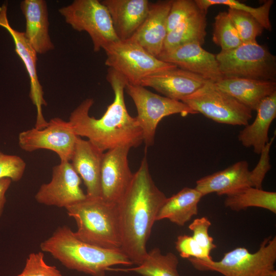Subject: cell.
Returning a JSON list of instances; mask_svg holds the SVG:
<instances>
[{
	"instance_id": "19",
	"label": "cell",
	"mask_w": 276,
	"mask_h": 276,
	"mask_svg": "<svg viewBox=\"0 0 276 276\" xmlns=\"http://www.w3.org/2000/svg\"><path fill=\"white\" fill-rule=\"evenodd\" d=\"M104 152L78 136L70 162L83 180L89 197H101V167Z\"/></svg>"
},
{
	"instance_id": "16",
	"label": "cell",
	"mask_w": 276,
	"mask_h": 276,
	"mask_svg": "<svg viewBox=\"0 0 276 276\" xmlns=\"http://www.w3.org/2000/svg\"><path fill=\"white\" fill-rule=\"evenodd\" d=\"M207 81L198 75L177 67L149 76L143 79L140 85L151 87L168 98L181 101L200 88Z\"/></svg>"
},
{
	"instance_id": "11",
	"label": "cell",
	"mask_w": 276,
	"mask_h": 276,
	"mask_svg": "<svg viewBox=\"0 0 276 276\" xmlns=\"http://www.w3.org/2000/svg\"><path fill=\"white\" fill-rule=\"evenodd\" d=\"M77 137L68 121L54 118L43 129L34 127L20 132L18 140L24 151L49 150L55 152L60 161L70 162Z\"/></svg>"
},
{
	"instance_id": "28",
	"label": "cell",
	"mask_w": 276,
	"mask_h": 276,
	"mask_svg": "<svg viewBox=\"0 0 276 276\" xmlns=\"http://www.w3.org/2000/svg\"><path fill=\"white\" fill-rule=\"evenodd\" d=\"M199 8L206 13L209 7L214 5H225L228 8L243 10L251 15L263 27L270 31L272 26L269 18L270 10L273 1L268 0L260 6L255 8L236 0H195Z\"/></svg>"
},
{
	"instance_id": "20",
	"label": "cell",
	"mask_w": 276,
	"mask_h": 276,
	"mask_svg": "<svg viewBox=\"0 0 276 276\" xmlns=\"http://www.w3.org/2000/svg\"><path fill=\"white\" fill-rule=\"evenodd\" d=\"M247 187H253L251 171L247 162L241 160L199 179L195 188L202 196L212 193L226 196Z\"/></svg>"
},
{
	"instance_id": "26",
	"label": "cell",
	"mask_w": 276,
	"mask_h": 276,
	"mask_svg": "<svg viewBox=\"0 0 276 276\" xmlns=\"http://www.w3.org/2000/svg\"><path fill=\"white\" fill-rule=\"evenodd\" d=\"M224 205L235 211L256 207L276 213V192L247 187L226 196Z\"/></svg>"
},
{
	"instance_id": "14",
	"label": "cell",
	"mask_w": 276,
	"mask_h": 276,
	"mask_svg": "<svg viewBox=\"0 0 276 276\" xmlns=\"http://www.w3.org/2000/svg\"><path fill=\"white\" fill-rule=\"evenodd\" d=\"M7 5L4 4L0 7V26L5 28L12 36L15 44V50L23 62L28 73L30 81V98L37 110L35 128H45L48 122L44 119L42 106L47 103L43 97V91L37 74V53L30 45L24 32L18 31L10 26L7 18Z\"/></svg>"
},
{
	"instance_id": "21",
	"label": "cell",
	"mask_w": 276,
	"mask_h": 276,
	"mask_svg": "<svg viewBox=\"0 0 276 276\" xmlns=\"http://www.w3.org/2000/svg\"><path fill=\"white\" fill-rule=\"evenodd\" d=\"M20 8L26 20L25 36L39 54L54 48L49 34V22L47 3L43 0H24Z\"/></svg>"
},
{
	"instance_id": "36",
	"label": "cell",
	"mask_w": 276,
	"mask_h": 276,
	"mask_svg": "<svg viewBox=\"0 0 276 276\" xmlns=\"http://www.w3.org/2000/svg\"><path fill=\"white\" fill-rule=\"evenodd\" d=\"M275 134L267 143L261 152L260 159L254 169L251 171L252 186L262 189V183L267 173L271 169L269 152L271 145L274 140Z\"/></svg>"
},
{
	"instance_id": "10",
	"label": "cell",
	"mask_w": 276,
	"mask_h": 276,
	"mask_svg": "<svg viewBox=\"0 0 276 276\" xmlns=\"http://www.w3.org/2000/svg\"><path fill=\"white\" fill-rule=\"evenodd\" d=\"M59 12L74 30L88 33L95 52L119 40L108 11L100 1L75 0L59 9Z\"/></svg>"
},
{
	"instance_id": "23",
	"label": "cell",
	"mask_w": 276,
	"mask_h": 276,
	"mask_svg": "<svg viewBox=\"0 0 276 276\" xmlns=\"http://www.w3.org/2000/svg\"><path fill=\"white\" fill-rule=\"evenodd\" d=\"M256 111L255 120L240 131L238 138L243 146L260 154L269 141L268 131L276 117V91L264 99Z\"/></svg>"
},
{
	"instance_id": "9",
	"label": "cell",
	"mask_w": 276,
	"mask_h": 276,
	"mask_svg": "<svg viewBox=\"0 0 276 276\" xmlns=\"http://www.w3.org/2000/svg\"><path fill=\"white\" fill-rule=\"evenodd\" d=\"M125 90L136 107L135 118L142 131L146 149L154 144L156 128L162 119L174 114L185 117L197 113L181 101L153 93L140 85L128 83Z\"/></svg>"
},
{
	"instance_id": "8",
	"label": "cell",
	"mask_w": 276,
	"mask_h": 276,
	"mask_svg": "<svg viewBox=\"0 0 276 276\" xmlns=\"http://www.w3.org/2000/svg\"><path fill=\"white\" fill-rule=\"evenodd\" d=\"M180 101L197 113L219 123L245 126L252 117L250 109L209 80Z\"/></svg>"
},
{
	"instance_id": "4",
	"label": "cell",
	"mask_w": 276,
	"mask_h": 276,
	"mask_svg": "<svg viewBox=\"0 0 276 276\" xmlns=\"http://www.w3.org/2000/svg\"><path fill=\"white\" fill-rule=\"evenodd\" d=\"M75 221L74 232L80 240L109 249H121V240L117 204L101 197L86 198L66 209Z\"/></svg>"
},
{
	"instance_id": "18",
	"label": "cell",
	"mask_w": 276,
	"mask_h": 276,
	"mask_svg": "<svg viewBox=\"0 0 276 276\" xmlns=\"http://www.w3.org/2000/svg\"><path fill=\"white\" fill-rule=\"evenodd\" d=\"M114 32L120 40L130 39L145 20L150 4L148 0H103Z\"/></svg>"
},
{
	"instance_id": "2",
	"label": "cell",
	"mask_w": 276,
	"mask_h": 276,
	"mask_svg": "<svg viewBox=\"0 0 276 276\" xmlns=\"http://www.w3.org/2000/svg\"><path fill=\"white\" fill-rule=\"evenodd\" d=\"M167 198L154 182L145 156L117 204L121 249L133 264H140L147 255L152 226Z\"/></svg>"
},
{
	"instance_id": "30",
	"label": "cell",
	"mask_w": 276,
	"mask_h": 276,
	"mask_svg": "<svg viewBox=\"0 0 276 276\" xmlns=\"http://www.w3.org/2000/svg\"><path fill=\"white\" fill-rule=\"evenodd\" d=\"M227 12L242 43L256 41L262 34L263 27L249 13L229 8Z\"/></svg>"
},
{
	"instance_id": "24",
	"label": "cell",
	"mask_w": 276,
	"mask_h": 276,
	"mask_svg": "<svg viewBox=\"0 0 276 276\" xmlns=\"http://www.w3.org/2000/svg\"><path fill=\"white\" fill-rule=\"evenodd\" d=\"M202 194L195 188L185 187L166 200L160 208L156 221L168 219L183 226L198 214V204Z\"/></svg>"
},
{
	"instance_id": "34",
	"label": "cell",
	"mask_w": 276,
	"mask_h": 276,
	"mask_svg": "<svg viewBox=\"0 0 276 276\" xmlns=\"http://www.w3.org/2000/svg\"><path fill=\"white\" fill-rule=\"evenodd\" d=\"M212 223L205 217L197 218L189 225V228L193 233L192 237L209 254L217 247L213 238L209 234Z\"/></svg>"
},
{
	"instance_id": "6",
	"label": "cell",
	"mask_w": 276,
	"mask_h": 276,
	"mask_svg": "<svg viewBox=\"0 0 276 276\" xmlns=\"http://www.w3.org/2000/svg\"><path fill=\"white\" fill-rule=\"evenodd\" d=\"M216 58L223 77L275 81V56L256 40L221 50Z\"/></svg>"
},
{
	"instance_id": "22",
	"label": "cell",
	"mask_w": 276,
	"mask_h": 276,
	"mask_svg": "<svg viewBox=\"0 0 276 276\" xmlns=\"http://www.w3.org/2000/svg\"><path fill=\"white\" fill-rule=\"evenodd\" d=\"M215 83L251 111L256 110L264 99L276 91L275 81L223 77Z\"/></svg>"
},
{
	"instance_id": "5",
	"label": "cell",
	"mask_w": 276,
	"mask_h": 276,
	"mask_svg": "<svg viewBox=\"0 0 276 276\" xmlns=\"http://www.w3.org/2000/svg\"><path fill=\"white\" fill-rule=\"evenodd\" d=\"M188 260L198 270L215 271L224 276H276V237L265 238L254 253L239 247L224 254L218 261Z\"/></svg>"
},
{
	"instance_id": "33",
	"label": "cell",
	"mask_w": 276,
	"mask_h": 276,
	"mask_svg": "<svg viewBox=\"0 0 276 276\" xmlns=\"http://www.w3.org/2000/svg\"><path fill=\"white\" fill-rule=\"evenodd\" d=\"M26 164L20 157L0 151V179L8 178L19 181L23 176Z\"/></svg>"
},
{
	"instance_id": "32",
	"label": "cell",
	"mask_w": 276,
	"mask_h": 276,
	"mask_svg": "<svg viewBox=\"0 0 276 276\" xmlns=\"http://www.w3.org/2000/svg\"><path fill=\"white\" fill-rule=\"evenodd\" d=\"M200 10L195 1L172 0L167 17L168 33Z\"/></svg>"
},
{
	"instance_id": "37",
	"label": "cell",
	"mask_w": 276,
	"mask_h": 276,
	"mask_svg": "<svg viewBox=\"0 0 276 276\" xmlns=\"http://www.w3.org/2000/svg\"><path fill=\"white\" fill-rule=\"evenodd\" d=\"M11 180L8 178L0 179V216L6 201L5 194L10 186Z\"/></svg>"
},
{
	"instance_id": "17",
	"label": "cell",
	"mask_w": 276,
	"mask_h": 276,
	"mask_svg": "<svg viewBox=\"0 0 276 276\" xmlns=\"http://www.w3.org/2000/svg\"><path fill=\"white\" fill-rule=\"evenodd\" d=\"M172 0L150 3L145 20L130 39L157 57L161 53L167 31V17Z\"/></svg>"
},
{
	"instance_id": "35",
	"label": "cell",
	"mask_w": 276,
	"mask_h": 276,
	"mask_svg": "<svg viewBox=\"0 0 276 276\" xmlns=\"http://www.w3.org/2000/svg\"><path fill=\"white\" fill-rule=\"evenodd\" d=\"M175 244L176 249L182 258L212 259L210 254L200 246L192 236L187 235H179L177 237Z\"/></svg>"
},
{
	"instance_id": "27",
	"label": "cell",
	"mask_w": 276,
	"mask_h": 276,
	"mask_svg": "<svg viewBox=\"0 0 276 276\" xmlns=\"http://www.w3.org/2000/svg\"><path fill=\"white\" fill-rule=\"evenodd\" d=\"M178 259L173 252L162 254L158 248L147 252L142 262L137 266L115 270L133 271L143 276H180L177 270Z\"/></svg>"
},
{
	"instance_id": "13",
	"label": "cell",
	"mask_w": 276,
	"mask_h": 276,
	"mask_svg": "<svg viewBox=\"0 0 276 276\" xmlns=\"http://www.w3.org/2000/svg\"><path fill=\"white\" fill-rule=\"evenodd\" d=\"M131 148L121 146L104 152L101 167V197L118 204L127 190L133 176L128 164Z\"/></svg>"
},
{
	"instance_id": "29",
	"label": "cell",
	"mask_w": 276,
	"mask_h": 276,
	"mask_svg": "<svg viewBox=\"0 0 276 276\" xmlns=\"http://www.w3.org/2000/svg\"><path fill=\"white\" fill-rule=\"evenodd\" d=\"M213 41L221 51L235 49L242 43L227 12H220L215 17Z\"/></svg>"
},
{
	"instance_id": "1",
	"label": "cell",
	"mask_w": 276,
	"mask_h": 276,
	"mask_svg": "<svg viewBox=\"0 0 276 276\" xmlns=\"http://www.w3.org/2000/svg\"><path fill=\"white\" fill-rule=\"evenodd\" d=\"M106 79L114 94L112 103L103 115L96 119L89 115L93 99L83 101L71 113L69 123L75 133L88 139L104 152L118 147H137L143 142L142 129L135 117L128 113L124 100V90L128 83L114 70L108 68Z\"/></svg>"
},
{
	"instance_id": "12",
	"label": "cell",
	"mask_w": 276,
	"mask_h": 276,
	"mask_svg": "<svg viewBox=\"0 0 276 276\" xmlns=\"http://www.w3.org/2000/svg\"><path fill=\"white\" fill-rule=\"evenodd\" d=\"M81 178L69 161H60L53 167L51 181L42 184L35 198L39 203L64 208L86 198L80 187Z\"/></svg>"
},
{
	"instance_id": "7",
	"label": "cell",
	"mask_w": 276,
	"mask_h": 276,
	"mask_svg": "<svg viewBox=\"0 0 276 276\" xmlns=\"http://www.w3.org/2000/svg\"><path fill=\"white\" fill-rule=\"evenodd\" d=\"M103 50L107 56L105 64L122 75L129 84L140 85L149 76L177 67L153 56L131 39L112 42Z\"/></svg>"
},
{
	"instance_id": "31",
	"label": "cell",
	"mask_w": 276,
	"mask_h": 276,
	"mask_svg": "<svg viewBox=\"0 0 276 276\" xmlns=\"http://www.w3.org/2000/svg\"><path fill=\"white\" fill-rule=\"evenodd\" d=\"M17 276H62V275L56 266L49 265L46 263L42 252H38L29 254L22 272Z\"/></svg>"
},
{
	"instance_id": "3",
	"label": "cell",
	"mask_w": 276,
	"mask_h": 276,
	"mask_svg": "<svg viewBox=\"0 0 276 276\" xmlns=\"http://www.w3.org/2000/svg\"><path fill=\"white\" fill-rule=\"evenodd\" d=\"M40 248L67 268L91 276H105L113 265L133 264L121 249H106L85 242L66 225L57 228L40 244Z\"/></svg>"
},
{
	"instance_id": "15",
	"label": "cell",
	"mask_w": 276,
	"mask_h": 276,
	"mask_svg": "<svg viewBox=\"0 0 276 276\" xmlns=\"http://www.w3.org/2000/svg\"><path fill=\"white\" fill-rule=\"evenodd\" d=\"M158 59L216 82L223 78L216 55L209 52L196 42L185 44L163 51Z\"/></svg>"
},
{
	"instance_id": "25",
	"label": "cell",
	"mask_w": 276,
	"mask_h": 276,
	"mask_svg": "<svg viewBox=\"0 0 276 276\" xmlns=\"http://www.w3.org/2000/svg\"><path fill=\"white\" fill-rule=\"evenodd\" d=\"M206 14L200 10L169 32L162 52L191 42H196L202 45L206 35Z\"/></svg>"
}]
</instances>
